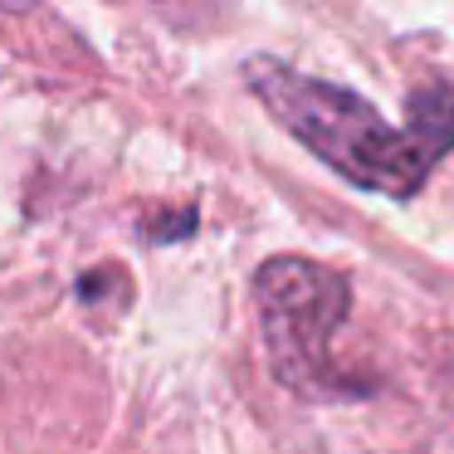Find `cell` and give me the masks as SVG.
Instances as JSON below:
<instances>
[{
  "mask_svg": "<svg viewBox=\"0 0 454 454\" xmlns=\"http://www.w3.org/2000/svg\"><path fill=\"white\" fill-rule=\"evenodd\" d=\"M245 83L313 157L376 196H415L434 161L454 147V93L430 83L411 98V122L391 128L366 98L278 59H249Z\"/></svg>",
  "mask_w": 454,
  "mask_h": 454,
  "instance_id": "1",
  "label": "cell"
},
{
  "mask_svg": "<svg viewBox=\"0 0 454 454\" xmlns=\"http://www.w3.org/2000/svg\"><path fill=\"white\" fill-rule=\"evenodd\" d=\"M254 298L278 376L308 395H323V386L333 381L327 342L347 323V298H352L347 278L313 259L284 254L254 274Z\"/></svg>",
  "mask_w": 454,
  "mask_h": 454,
  "instance_id": "2",
  "label": "cell"
}]
</instances>
